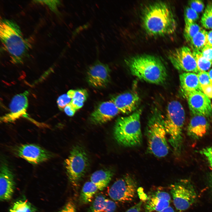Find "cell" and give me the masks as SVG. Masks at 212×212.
I'll list each match as a JSON object with an SVG mask.
<instances>
[{"instance_id":"21","label":"cell","mask_w":212,"mask_h":212,"mask_svg":"<svg viewBox=\"0 0 212 212\" xmlns=\"http://www.w3.org/2000/svg\"><path fill=\"white\" fill-rule=\"evenodd\" d=\"M181 90L183 93L195 91L202 92L197 74L191 72H184L179 75Z\"/></svg>"},{"instance_id":"42","label":"cell","mask_w":212,"mask_h":212,"mask_svg":"<svg viewBox=\"0 0 212 212\" xmlns=\"http://www.w3.org/2000/svg\"><path fill=\"white\" fill-rule=\"evenodd\" d=\"M208 181L209 186L212 192V172H211L208 175Z\"/></svg>"},{"instance_id":"5","label":"cell","mask_w":212,"mask_h":212,"mask_svg":"<svg viewBox=\"0 0 212 212\" xmlns=\"http://www.w3.org/2000/svg\"><path fill=\"white\" fill-rule=\"evenodd\" d=\"M164 117L160 111H154L148 120L145 129L148 150L158 158L166 156L169 150Z\"/></svg>"},{"instance_id":"17","label":"cell","mask_w":212,"mask_h":212,"mask_svg":"<svg viewBox=\"0 0 212 212\" xmlns=\"http://www.w3.org/2000/svg\"><path fill=\"white\" fill-rule=\"evenodd\" d=\"M111 100L115 105L120 112L128 114L136 109L139 104L140 98L136 93L127 92L113 96Z\"/></svg>"},{"instance_id":"6","label":"cell","mask_w":212,"mask_h":212,"mask_svg":"<svg viewBox=\"0 0 212 212\" xmlns=\"http://www.w3.org/2000/svg\"><path fill=\"white\" fill-rule=\"evenodd\" d=\"M185 119V111L181 103L176 100L170 102L164 116V123L169 144L177 153L181 151Z\"/></svg>"},{"instance_id":"19","label":"cell","mask_w":212,"mask_h":212,"mask_svg":"<svg viewBox=\"0 0 212 212\" xmlns=\"http://www.w3.org/2000/svg\"><path fill=\"white\" fill-rule=\"evenodd\" d=\"M209 129V124L207 118L200 115H193L187 127L188 135L194 140L202 138Z\"/></svg>"},{"instance_id":"3","label":"cell","mask_w":212,"mask_h":212,"mask_svg":"<svg viewBox=\"0 0 212 212\" xmlns=\"http://www.w3.org/2000/svg\"><path fill=\"white\" fill-rule=\"evenodd\" d=\"M127 64L132 74L147 82L160 84L167 79V72L165 66L155 56H137L129 60Z\"/></svg>"},{"instance_id":"41","label":"cell","mask_w":212,"mask_h":212,"mask_svg":"<svg viewBox=\"0 0 212 212\" xmlns=\"http://www.w3.org/2000/svg\"><path fill=\"white\" fill-rule=\"evenodd\" d=\"M206 45L212 47V30L207 32Z\"/></svg>"},{"instance_id":"39","label":"cell","mask_w":212,"mask_h":212,"mask_svg":"<svg viewBox=\"0 0 212 212\" xmlns=\"http://www.w3.org/2000/svg\"><path fill=\"white\" fill-rule=\"evenodd\" d=\"M64 110L67 115L71 117L74 115L77 111L70 103L65 107Z\"/></svg>"},{"instance_id":"2","label":"cell","mask_w":212,"mask_h":212,"mask_svg":"<svg viewBox=\"0 0 212 212\" xmlns=\"http://www.w3.org/2000/svg\"><path fill=\"white\" fill-rule=\"evenodd\" d=\"M0 36L1 41L15 64L23 62L31 47L23 36L19 26L12 20L1 21Z\"/></svg>"},{"instance_id":"7","label":"cell","mask_w":212,"mask_h":212,"mask_svg":"<svg viewBox=\"0 0 212 212\" xmlns=\"http://www.w3.org/2000/svg\"><path fill=\"white\" fill-rule=\"evenodd\" d=\"M65 164L69 181L73 186L77 187L89 166L88 156L84 149L79 145L74 146Z\"/></svg>"},{"instance_id":"13","label":"cell","mask_w":212,"mask_h":212,"mask_svg":"<svg viewBox=\"0 0 212 212\" xmlns=\"http://www.w3.org/2000/svg\"><path fill=\"white\" fill-rule=\"evenodd\" d=\"M29 94V92L26 90L15 95L9 105V112L1 117V122H12L22 116L28 118L26 111L28 105L27 97Z\"/></svg>"},{"instance_id":"43","label":"cell","mask_w":212,"mask_h":212,"mask_svg":"<svg viewBox=\"0 0 212 212\" xmlns=\"http://www.w3.org/2000/svg\"><path fill=\"white\" fill-rule=\"evenodd\" d=\"M159 212H176L172 207L169 206L163 210Z\"/></svg>"},{"instance_id":"15","label":"cell","mask_w":212,"mask_h":212,"mask_svg":"<svg viewBox=\"0 0 212 212\" xmlns=\"http://www.w3.org/2000/svg\"><path fill=\"white\" fill-rule=\"evenodd\" d=\"M120 112L111 100L103 102L100 104L91 114L90 122L95 125L104 124L111 120Z\"/></svg>"},{"instance_id":"1","label":"cell","mask_w":212,"mask_h":212,"mask_svg":"<svg viewBox=\"0 0 212 212\" xmlns=\"http://www.w3.org/2000/svg\"><path fill=\"white\" fill-rule=\"evenodd\" d=\"M142 22L146 32L153 36L172 34L177 27L171 9L163 2L154 3L147 6L143 13Z\"/></svg>"},{"instance_id":"4","label":"cell","mask_w":212,"mask_h":212,"mask_svg":"<svg viewBox=\"0 0 212 212\" xmlns=\"http://www.w3.org/2000/svg\"><path fill=\"white\" fill-rule=\"evenodd\" d=\"M142 110L138 109L129 116L117 119L114 125L113 134L116 141L127 147L140 145L142 142L140 116Z\"/></svg>"},{"instance_id":"20","label":"cell","mask_w":212,"mask_h":212,"mask_svg":"<svg viewBox=\"0 0 212 212\" xmlns=\"http://www.w3.org/2000/svg\"><path fill=\"white\" fill-rule=\"evenodd\" d=\"M116 208L114 201L99 194L95 197L87 212H115Z\"/></svg>"},{"instance_id":"40","label":"cell","mask_w":212,"mask_h":212,"mask_svg":"<svg viewBox=\"0 0 212 212\" xmlns=\"http://www.w3.org/2000/svg\"><path fill=\"white\" fill-rule=\"evenodd\" d=\"M142 203V201L139 202L135 205L129 208L125 212H140Z\"/></svg>"},{"instance_id":"10","label":"cell","mask_w":212,"mask_h":212,"mask_svg":"<svg viewBox=\"0 0 212 212\" xmlns=\"http://www.w3.org/2000/svg\"><path fill=\"white\" fill-rule=\"evenodd\" d=\"M168 57L173 66L178 70L194 73L200 72L192 52L187 46L172 50L169 52Z\"/></svg>"},{"instance_id":"8","label":"cell","mask_w":212,"mask_h":212,"mask_svg":"<svg viewBox=\"0 0 212 212\" xmlns=\"http://www.w3.org/2000/svg\"><path fill=\"white\" fill-rule=\"evenodd\" d=\"M174 205L178 210L188 209L196 201L197 194L193 184L187 179H182L170 186Z\"/></svg>"},{"instance_id":"36","label":"cell","mask_w":212,"mask_h":212,"mask_svg":"<svg viewBox=\"0 0 212 212\" xmlns=\"http://www.w3.org/2000/svg\"><path fill=\"white\" fill-rule=\"evenodd\" d=\"M39 3H43L47 5L50 9L56 12L57 7L60 3L59 1H37Z\"/></svg>"},{"instance_id":"28","label":"cell","mask_w":212,"mask_h":212,"mask_svg":"<svg viewBox=\"0 0 212 212\" xmlns=\"http://www.w3.org/2000/svg\"><path fill=\"white\" fill-rule=\"evenodd\" d=\"M201 29L195 22H185L184 35L186 41L190 42L193 38Z\"/></svg>"},{"instance_id":"22","label":"cell","mask_w":212,"mask_h":212,"mask_svg":"<svg viewBox=\"0 0 212 212\" xmlns=\"http://www.w3.org/2000/svg\"><path fill=\"white\" fill-rule=\"evenodd\" d=\"M113 175L111 170H98L92 174L90 181L95 185L98 190H102L107 186Z\"/></svg>"},{"instance_id":"32","label":"cell","mask_w":212,"mask_h":212,"mask_svg":"<svg viewBox=\"0 0 212 212\" xmlns=\"http://www.w3.org/2000/svg\"><path fill=\"white\" fill-rule=\"evenodd\" d=\"M190 7L198 13L201 12L203 10L204 6L203 2L199 0H193L189 1Z\"/></svg>"},{"instance_id":"11","label":"cell","mask_w":212,"mask_h":212,"mask_svg":"<svg viewBox=\"0 0 212 212\" xmlns=\"http://www.w3.org/2000/svg\"><path fill=\"white\" fill-rule=\"evenodd\" d=\"M188 101L189 107L193 115H200L207 118L212 117L211 101L202 92L195 91L183 94Z\"/></svg>"},{"instance_id":"26","label":"cell","mask_w":212,"mask_h":212,"mask_svg":"<svg viewBox=\"0 0 212 212\" xmlns=\"http://www.w3.org/2000/svg\"><path fill=\"white\" fill-rule=\"evenodd\" d=\"M88 95L87 91L85 89L75 90L74 94L70 103L77 110L83 106Z\"/></svg>"},{"instance_id":"16","label":"cell","mask_w":212,"mask_h":212,"mask_svg":"<svg viewBox=\"0 0 212 212\" xmlns=\"http://www.w3.org/2000/svg\"><path fill=\"white\" fill-rule=\"evenodd\" d=\"M15 188L13 174L6 165L3 164L0 169V200L5 201L10 200L14 193Z\"/></svg>"},{"instance_id":"33","label":"cell","mask_w":212,"mask_h":212,"mask_svg":"<svg viewBox=\"0 0 212 212\" xmlns=\"http://www.w3.org/2000/svg\"><path fill=\"white\" fill-rule=\"evenodd\" d=\"M200 85H206L211 82L208 72L200 71L197 74Z\"/></svg>"},{"instance_id":"23","label":"cell","mask_w":212,"mask_h":212,"mask_svg":"<svg viewBox=\"0 0 212 212\" xmlns=\"http://www.w3.org/2000/svg\"><path fill=\"white\" fill-rule=\"evenodd\" d=\"M98 190L96 186L91 181L86 182L80 193V200L81 203L86 204L91 202Z\"/></svg>"},{"instance_id":"9","label":"cell","mask_w":212,"mask_h":212,"mask_svg":"<svg viewBox=\"0 0 212 212\" xmlns=\"http://www.w3.org/2000/svg\"><path fill=\"white\" fill-rule=\"evenodd\" d=\"M138 184L135 179L126 174L115 181L110 188L108 193L113 200L121 202L131 201L135 197Z\"/></svg>"},{"instance_id":"12","label":"cell","mask_w":212,"mask_h":212,"mask_svg":"<svg viewBox=\"0 0 212 212\" xmlns=\"http://www.w3.org/2000/svg\"><path fill=\"white\" fill-rule=\"evenodd\" d=\"M110 69L107 64L97 61L88 68L87 80L91 86L96 88L106 87L110 80Z\"/></svg>"},{"instance_id":"14","label":"cell","mask_w":212,"mask_h":212,"mask_svg":"<svg viewBox=\"0 0 212 212\" xmlns=\"http://www.w3.org/2000/svg\"><path fill=\"white\" fill-rule=\"evenodd\" d=\"M17 155L29 163L37 164L48 160L51 157L48 151L36 145H22L16 149Z\"/></svg>"},{"instance_id":"27","label":"cell","mask_w":212,"mask_h":212,"mask_svg":"<svg viewBox=\"0 0 212 212\" xmlns=\"http://www.w3.org/2000/svg\"><path fill=\"white\" fill-rule=\"evenodd\" d=\"M192 52L200 72L206 71L211 67L212 61L206 59L203 56L201 52L195 50H193Z\"/></svg>"},{"instance_id":"34","label":"cell","mask_w":212,"mask_h":212,"mask_svg":"<svg viewBox=\"0 0 212 212\" xmlns=\"http://www.w3.org/2000/svg\"><path fill=\"white\" fill-rule=\"evenodd\" d=\"M200 153L206 157L212 169V146L202 149L200 151Z\"/></svg>"},{"instance_id":"29","label":"cell","mask_w":212,"mask_h":212,"mask_svg":"<svg viewBox=\"0 0 212 212\" xmlns=\"http://www.w3.org/2000/svg\"><path fill=\"white\" fill-rule=\"evenodd\" d=\"M201 23L204 28L212 29V3L207 5L201 17Z\"/></svg>"},{"instance_id":"31","label":"cell","mask_w":212,"mask_h":212,"mask_svg":"<svg viewBox=\"0 0 212 212\" xmlns=\"http://www.w3.org/2000/svg\"><path fill=\"white\" fill-rule=\"evenodd\" d=\"M71 100L72 99L69 97L67 94L59 96L57 101L59 110L61 111L64 110L65 107L70 103Z\"/></svg>"},{"instance_id":"35","label":"cell","mask_w":212,"mask_h":212,"mask_svg":"<svg viewBox=\"0 0 212 212\" xmlns=\"http://www.w3.org/2000/svg\"><path fill=\"white\" fill-rule=\"evenodd\" d=\"M59 212H77L75 205L72 200L68 201Z\"/></svg>"},{"instance_id":"25","label":"cell","mask_w":212,"mask_h":212,"mask_svg":"<svg viewBox=\"0 0 212 212\" xmlns=\"http://www.w3.org/2000/svg\"><path fill=\"white\" fill-rule=\"evenodd\" d=\"M207 32L201 29L192 39L190 43L193 50L201 52L206 44Z\"/></svg>"},{"instance_id":"44","label":"cell","mask_w":212,"mask_h":212,"mask_svg":"<svg viewBox=\"0 0 212 212\" xmlns=\"http://www.w3.org/2000/svg\"><path fill=\"white\" fill-rule=\"evenodd\" d=\"M208 72L211 81L212 83V69H211Z\"/></svg>"},{"instance_id":"24","label":"cell","mask_w":212,"mask_h":212,"mask_svg":"<svg viewBox=\"0 0 212 212\" xmlns=\"http://www.w3.org/2000/svg\"><path fill=\"white\" fill-rule=\"evenodd\" d=\"M9 212H38L37 208L26 199H22L14 202Z\"/></svg>"},{"instance_id":"38","label":"cell","mask_w":212,"mask_h":212,"mask_svg":"<svg viewBox=\"0 0 212 212\" xmlns=\"http://www.w3.org/2000/svg\"><path fill=\"white\" fill-rule=\"evenodd\" d=\"M200 86L202 92L209 98H212V83Z\"/></svg>"},{"instance_id":"18","label":"cell","mask_w":212,"mask_h":212,"mask_svg":"<svg viewBox=\"0 0 212 212\" xmlns=\"http://www.w3.org/2000/svg\"><path fill=\"white\" fill-rule=\"evenodd\" d=\"M170 201L171 197L168 193L157 191L148 197L144 204V209L145 212H159L170 206Z\"/></svg>"},{"instance_id":"30","label":"cell","mask_w":212,"mask_h":212,"mask_svg":"<svg viewBox=\"0 0 212 212\" xmlns=\"http://www.w3.org/2000/svg\"><path fill=\"white\" fill-rule=\"evenodd\" d=\"M184 15L185 22L194 23L199 18L198 13L190 7H186Z\"/></svg>"},{"instance_id":"37","label":"cell","mask_w":212,"mask_h":212,"mask_svg":"<svg viewBox=\"0 0 212 212\" xmlns=\"http://www.w3.org/2000/svg\"><path fill=\"white\" fill-rule=\"evenodd\" d=\"M203 56L207 60L212 61V47L206 45L201 52Z\"/></svg>"}]
</instances>
